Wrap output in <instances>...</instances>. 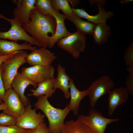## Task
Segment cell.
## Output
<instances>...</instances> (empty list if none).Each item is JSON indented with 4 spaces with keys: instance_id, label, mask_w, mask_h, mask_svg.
I'll use <instances>...</instances> for the list:
<instances>
[{
    "instance_id": "cell-1",
    "label": "cell",
    "mask_w": 133,
    "mask_h": 133,
    "mask_svg": "<svg viewBox=\"0 0 133 133\" xmlns=\"http://www.w3.org/2000/svg\"><path fill=\"white\" fill-rule=\"evenodd\" d=\"M31 20L22 27L24 30L36 39L42 47H48L50 37L55 33L56 23L54 17L50 14L44 15L40 13L36 8L32 10L30 14Z\"/></svg>"
},
{
    "instance_id": "cell-2",
    "label": "cell",
    "mask_w": 133,
    "mask_h": 133,
    "mask_svg": "<svg viewBox=\"0 0 133 133\" xmlns=\"http://www.w3.org/2000/svg\"><path fill=\"white\" fill-rule=\"evenodd\" d=\"M37 98L34 106L36 109L41 110L47 117L49 133H61L64 126L65 119L70 111L68 105L63 109L56 108L50 103L46 96L42 95Z\"/></svg>"
},
{
    "instance_id": "cell-3",
    "label": "cell",
    "mask_w": 133,
    "mask_h": 133,
    "mask_svg": "<svg viewBox=\"0 0 133 133\" xmlns=\"http://www.w3.org/2000/svg\"><path fill=\"white\" fill-rule=\"evenodd\" d=\"M27 52L19 51L2 64L1 77L5 91L12 88L11 83L17 70L26 63Z\"/></svg>"
},
{
    "instance_id": "cell-4",
    "label": "cell",
    "mask_w": 133,
    "mask_h": 133,
    "mask_svg": "<svg viewBox=\"0 0 133 133\" xmlns=\"http://www.w3.org/2000/svg\"><path fill=\"white\" fill-rule=\"evenodd\" d=\"M0 18L4 19L9 22L11 26L10 29L6 32H1L0 27V39H8L16 42L19 40L24 41L31 45H35L40 48L42 47L36 39L27 33L20 22L15 18L9 19L0 14Z\"/></svg>"
},
{
    "instance_id": "cell-5",
    "label": "cell",
    "mask_w": 133,
    "mask_h": 133,
    "mask_svg": "<svg viewBox=\"0 0 133 133\" xmlns=\"http://www.w3.org/2000/svg\"><path fill=\"white\" fill-rule=\"evenodd\" d=\"M85 34L78 31L71 33L68 36L60 39L57 42L62 49L70 54L73 58H79L81 52L86 47Z\"/></svg>"
},
{
    "instance_id": "cell-6",
    "label": "cell",
    "mask_w": 133,
    "mask_h": 133,
    "mask_svg": "<svg viewBox=\"0 0 133 133\" xmlns=\"http://www.w3.org/2000/svg\"><path fill=\"white\" fill-rule=\"evenodd\" d=\"M88 112V115H80L78 118L88 126L94 133H104L108 124L120 120L118 118L105 117L100 112L94 108H91Z\"/></svg>"
},
{
    "instance_id": "cell-7",
    "label": "cell",
    "mask_w": 133,
    "mask_h": 133,
    "mask_svg": "<svg viewBox=\"0 0 133 133\" xmlns=\"http://www.w3.org/2000/svg\"><path fill=\"white\" fill-rule=\"evenodd\" d=\"M115 85L114 82L108 76H101L93 82L87 89L91 108H94L98 100L108 94Z\"/></svg>"
},
{
    "instance_id": "cell-8",
    "label": "cell",
    "mask_w": 133,
    "mask_h": 133,
    "mask_svg": "<svg viewBox=\"0 0 133 133\" xmlns=\"http://www.w3.org/2000/svg\"><path fill=\"white\" fill-rule=\"evenodd\" d=\"M55 70L54 67L51 65L45 66L37 65L22 67L21 73L26 78L37 84L54 77Z\"/></svg>"
},
{
    "instance_id": "cell-9",
    "label": "cell",
    "mask_w": 133,
    "mask_h": 133,
    "mask_svg": "<svg viewBox=\"0 0 133 133\" xmlns=\"http://www.w3.org/2000/svg\"><path fill=\"white\" fill-rule=\"evenodd\" d=\"M36 109H32L30 104L25 107L24 111L20 116L17 118L16 125L26 130H33L44 122V114L36 112Z\"/></svg>"
},
{
    "instance_id": "cell-10",
    "label": "cell",
    "mask_w": 133,
    "mask_h": 133,
    "mask_svg": "<svg viewBox=\"0 0 133 133\" xmlns=\"http://www.w3.org/2000/svg\"><path fill=\"white\" fill-rule=\"evenodd\" d=\"M3 102L6 108L3 112L10 116L17 118L24 111L25 107L19 96L12 88L6 91Z\"/></svg>"
},
{
    "instance_id": "cell-11",
    "label": "cell",
    "mask_w": 133,
    "mask_h": 133,
    "mask_svg": "<svg viewBox=\"0 0 133 133\" xmlns=\"http://www.w3.org/2000/svg\"><path fill=\"white\" fill-rule=\"evenodd\" d=\"M57 59L54 53L42 47L36 48L28 54L26 63L31 66L37 65L48 66L51 65Z\"/></svg>"
},
{
    "instance_id": "cell-12",
    "label": "cell",
    "mask_w": 133,
    "mask_h": 133,
    "mask_svg": "<svg viewBox=\"0 0 133 133\" xmlns=\"http://www.w3.org/2000/svg\"><path fill=\"white\" fill-rule=\"evenodd\" d=\"M29 85L36 88L37 84L28 79L17 71L11 83L12 88L19 96L21 101L25 107L30 104L29 98L24 95L25 90Z\"/></svg>"
},
{
    "instance_id": "cell-13",
    "label": "cell",
    "mask_w": 133,
    "mask_h": 133,
    "mask_svg": "<svg viewBox=\"0 0 133 133\" xmlns=\"http://www.w3.org/2000/svg\"><path fill=\"white\" fill-rule=\"evenodd\" d=\"M98 10V13L95 15L89 14L83 8H75L72 7V12L75 13L80 17L85 18L88 21L95 24H106L108 19L112 17L114 13L111 11L106 12L105 9L100 4L96 3Z\"/></svg>"
},
{
    "instance_id": "cell-14",
    "label": "cell",
    "mask_w": 133,
    "mask_h": 133,
    "mask_svg": "<svg viewBox=\"0 0 133 133\" xmlns=\"http://www.w3.org/2000/svg\"><path fill=\"white\" fill-rule=\"evenodd\" d=\"M108 94V115L110 117L118 106L128 100L129 94L124 87L114 88Z\"/></svg>"
},
{
    "instance_id": "cell-15",
    "label": "cell",
    "mask_w": 133,
    "mask_h": 133,
    "mask_svg": "<svg viewBox=\"0 0 133 133\" xmlns=\"http://www.w3.org/2000/svg\"><path fill=\"white\" fill-rule=\"evenodd\" d=\"M35 0H18L17 6L13 12L14 18L17 19L22 26L30 21L29 17L31 11L36 8L34 6Z\"/></svg>"
},
{
    "instance_id": "cell-16",
    "label": "cell",
    "mask_w": 133,
    "mask_h": 133,
    "mask_svg": "<svg viewBox=\"0 0 133 133\" xmlns=\"http://www.w3.org/2000/svg\"><path fill=\"white\" fill-rule=\"evenodd\" d=\"M55 18L56 23L55 32L54 34L50 37L48 47L52 48L59 40L69 35L71 33L66 29L65 23L66 16L52 10L50 14Z\"/></svg>"
},
{
    "instance_id": "cell-17",
    "label": "cell",
    "mask_w": 133,
    "mask_h": 133,
    "mask_svg": "<svg viewBox=\"0 0 133 133\" xmlns=\"http://www.w3.org/2000/svg\"><path fill=\"white\" fill-rule=\"evenodd\" d=\"M69 87L70 100L68 105L70 110L73 111L75 115H76L78 113L81 101L84 97L88 95V90L87 89L81 91L78 89L73 79L71 78L69 81Z\"/></svg>"
},
{
    "instance_id": "cell-18",
    "label": "cell",
    "mask_w": 133,
    "mask_h": 133,
    "mask_svg": "<svg viewBox=\"0 0 133 133\" xmlns=\"http://www.w3.org/2000/svg\"><path fill=\"white\" fill-rule=\"evenodd\" d=\"M36 48V47L32 46L26 42L20 44L14 41L0 39V54L1 55H8L23 50L32 51Z\"/></svg>"
},
{
    "instance_id": "cell-19",
    "label": "cell",
    "mask_w": 133,
    "mask_h": 133,
    "mask_svg": "<svg viewBox=\"0 0 133 133\" xmlns=\"http://www.w3.org/2000/svg\"><path fill=\"white\" fill-rule=\"evenodd\" d=\"M57 75L54 81L53 88L56 89H61L63 92L65 98L68 99L70 97L69 83L70 78L66 73L65 68L60 64L57 66Z\"/></svg>"
},
{
    "instance_id": "cell-20",
    "label": "cell",
    "mask_w": 133,
    "mask_h": 133,
    "mask_svg": "<svg viewBox=\"0 0 133 133\" xmlns=\"http://www.w3.org/2000/svg\"><path fill=\"white\" fill-rule=\"evenodd\" d=\"M54 77L47 79L37 84V87L35 89H31L30 91L32 94H28V96H34L36 97L43 95L48 98L51 97L56 91V89L53 88Z\"/></svg>"
},
{
    "instance_id": "cell-21",
    "label": "cell",
    "mask_w": 133,
    "mask_h": 133,
    "mask_svg": "<svg viewBox=\"0 0 133 133\" xmlns=\"http://www.w3.org/2000/svg\"><path fill=\"white\" fill-rule=\"evenodd\" d=\"M66 16V19L71 21L75 25L77 31L85 34L92 35L95 24L83 20L81 17L73 12L69 15Z\"/></svg>"
},
{
    "instance_id": "cell-22",
    "label": "cell",
    "mask_w": 133,
    "mask_h": 133,
    "mask_svg": "<svg viewBox=\"0 0 133 133\" xmlns=\"http://www.w3.org/2000/svg\"><path fill=\"white\" fill-rule=\"evenodd\" d=\"M111 32V28L107 24H96L92 35L94 42L99 45L105 44L110 37Z\"/></svg>"
},
{
    "instance_id": "cell-23",
    "label": "cell",
    "mask_w": 133,
    "mask_h": 133,
    "mask_svg": "<svg viewBox=\"0 0 133 133\" xmlns=\"http://www.w3.org/2000/svg\"><path fill=\"white\" fill-rule=\"evenodd\" d=\"M61 133H94L87 125L78 118L66 122Z\"/></svg>"
},
{
    "instance_id": "cell-24",
    "label": "cell",
    "mask_w": 133,
    "mask_h": 133,
    "mask_svg": "<svg viewBox=\"0 0 133 133\" xmlns=\"http://www.w3.org/2000/svg\"><path fill=\"white\" fill-rule=\"evenodd\" d=\"M51 1L53 10L55 11L59 12L60 10L66 16L69 15L73 12L68 0H51Z\"/></svg>"
},
{
    "instance_id": "cell-25",
    "label": "cell",
    "mask_w": 133,
    "mask_h": 133,
    "mask_svg": "<svg viewBox=\"0 0 133 133\" xmlns=\"http://www.w3.org/2000/svg\"><path fill=\"white\" fill-rule=\"evenodd\" d=\"M34 6L40 13L44 15L50 14L53 10L50 0H35Z\"/></svg>"
},
{
    "instance_id": "cell-26",
    "label": "cell",
    "mask_w": 133,
    "mask_h": 133,
    "mask_svg": "<svg viewBox=\"0 0 133 133\" xmlns=\"http://www.w3.org/2000/svg\"><path fill=\"white\" fill-rule=\"evenodd\" d=\"M17 118L3 112L0 113V126H7L16 125Z\"/></svg>"
},
{
    "instance_id": "cell-27",
    "label": "cell",
    "mask_w": 133,
    "mask_h": 133,
    "mask_svg": "<svg viewBox=\"0 0 133 133\" xmlns=\"http://www.w3.org/2000/svg\"><path fill=\"white\" fill-rule=\"evenodd\" d=\"M27 130L16 125L7 126H0V133H23Z\"/></svg>"
},
{
    "instance_id": "cell-28",
    "label": "cell",
    "mask_w": 133,
    "mask_h": 133,
    "mask_svg": "<svg viewBox=\"0 0 133 133\" xmlns=\"http://www.w3.org/2000/svg\"><path fill=\"white\" fill-rule=\"evenodd\" d=\"M124 59L126 65L128 66H133V43H130L125 52Z\"/></svg>"
},
{
    "instance_id": "cell-29",
    "label": "cell",
    "mask_w": 133,
    "mask_h": 133,
    "mask_svg": "<svg viewBox=\"0 0 133 133\" xmlns=\"http://www.w3.org/2000/svg\"><path fill=\"white\" fill-rule=\"evenodd\" d=\"M126 88L129 94H133V76L129 75L126 78Z\"/></svg>"
},
{
    "instance_id": "cell-30",
    "label": "cell",
    "mask_w": 133,
    "mask_h": 133,
    "mask_svg": "<svg viewBox=\"0 0 133 133\" xmlns=\"http://www.w3.org/2000/svg\"><path fill=\"white\" fill-rule=\"evenodd\" d=\"M30 133H49L48 127L44 122L40 124Z\"/></svg>"
},
{
    "instance_id": "cell-31",
    "label": "cell",
    "mask_w": 133,
    "mask_h": 133,
    "mask_svg": "<svg viewBox=\"0 0 133 133\" xmlns=\"http://www.w3.org/2000/svg\"><path fill=\"white\" fill-rule=\"evenodd\" d=\"M2 64L0 66V100L3 101L6 91L1 77Z\"/></svg>"
},
{
    "instance_id": "cell-32",
    "label": "cell",
    "mask_w": 133,
    "mask_h": 133,
    "mask_svg": "<svg viewBox=\"0 0 133 133\" xmlns=\"http://www.w3.org/2000/svg\"><path fill=\"white\" fill-rule=\"evenodd\" d=\"M18 51H17L8 55L0 56V66L3 63L17 53Z\"/></svg>"
},
{
    "instance_id": "cell-33",
    "label": "cell",
    "mask_w": 133,
    "mask_h": 133,
    "mask_svg": "<svg viewBox=\"0 0 133 133\" xmlns=\"http://www.w3.org/2000/svg\"><path fill=\"white\" fill-rule=\"evenodd\" d=\"M71 4L72 7L77 6L80 3L79 0H68Z\"/></svg>"
},
{
    "instance_id": "cell-34",
    "label": "cell",
    "mask_w": 133,
    "mask_h": 133,
    "mask_svg": "<svg viewBox=\"0 0 133 133\" xmlns=\"http://www.w3.org/2000/svg\"><path fill=\"white\" fill-rule=\"evenodd\" d=\"M127 69L129 74V75L133 76V66H128Z\"/></svg>"
},
{
    "instance_id": "cell-35",
    "label": "cell",
    "mask_w": 133,
    "mask_h": 133,
    "mask_svg": "<svg viewBox=\"0 0 133 133\" xmlns=\"http://www.w3.org/2000/svg\"><path fill=\"white\" fill-rule=\"evenodd\" d=\"M133 0H120V3L122 4H128L129 3L133 1Z\"/></svg>"
},
{
    "instance_id": "cell-36",
    "label": "cell",
    "mask_w": 133,
    "mask_h": 133,
    "mask_svg": "<svg viewBox=\"0 0 133 133\" xmlns=\"http://www.w3.org/2000/svg\"><path fill=\"white\" fill-rule=\"evenodd\" d=\"M6 108V106L3 102L0 104V111L1 110L3 111Z\"/></svg>"
},
{
    "instance_id": "cell-37",
    "label": "cell",
    "mask_w": 133,
    "mask_h": 133,
    "mask_svg": "<svg viewBox=\"0 0 133 133\" xmlns=\"http://www.w3.org/2000/svg\"><path fill=\"white\" fill-rule=\"evenodd\" d=\"M32 130H28L26 131L23 133H30Z\"/></svg>"
},
{
    "instance_id": "cell-38",
    "label": "cell",
    "mask_w": 133,
    "mask_h": 133,
    "mask_svg": "<svg viewBox=\"0 0 133 133\" xmlns=\"http://www.w3.org/2000/svg\"><path fill=\"white\" fill-rule=\"evenodd\" d=\"M3 102L0 100V104L2 103H3Z\"/></svg>"
},
{
    "instance_id": "cell-39",
    "label": "cell",
    "mask_w": 133,
    "mask_h": 133,
    "mask_svg": "<svg viewBox=\"0 0 133 133\" xmlns=\"http://www.w3.org/2000/svg\"><path fill=\"white\" fill-rule=\"evenodd\" d=\"M1 55L0 54V56Z\"/></svg>"
}]
</instances>
